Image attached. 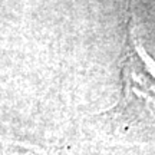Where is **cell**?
Masks as SVG:
<instances>
[{"label": "cell", "instance_id": "6da1fadb", "mask_svg": "<svg viewBox=\"0 0 155 155\" xmlns=\"http://www.w3.org/2000/svg\"><path fill=\"white\" fill-rule=\"evenodd\" d=\"M132 23L129 17L121 66L122 96L109 114L127 125L155 128V73L139 52Z\"/></svg>", "mask_w": 155, "mask_h": 155}]
</instances>
